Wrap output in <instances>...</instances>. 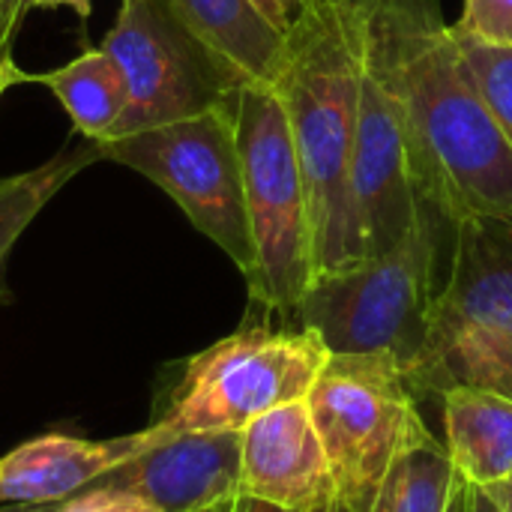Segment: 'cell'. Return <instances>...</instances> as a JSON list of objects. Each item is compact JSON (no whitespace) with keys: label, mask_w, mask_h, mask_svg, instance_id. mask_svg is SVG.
Masks as SVG:
<instances>
[{"label":"cell","mask_w":512,"mask_h":512,"mask_svg":"<svg viewBox=\"0 0 512 512\" xmlns=\"http://www.w3.org/2000/svg\"><path fill=\"white\" fill-rule=\"evenodd\" d=\"M327 345L306 327H246L189 360L156 420L168 432H243L261 414L309 396Z\"/></svg>","instance_id":"cell-8"},{"label":"cell","mask_w":512,"mask_h":512,"mask_svg":"<svg viewBox=\"0 0 512 512\" xmlns=\"http://www.w3.org/2000/svg\"><path fill=\"white\" fill-rule=\"evenodd\" d=\"M240 432L168 435L87 489L141 498L156 512H204L240 498Z\"/></svg>","instance_id":"cell-11"},{"label":"cell","mask_w":512,"mask_h":512,"mask_svg":"<svg viewBox=\"0 0 512 512\" xmlns=\"http://www.w3.org/2000/svg\"><path fill=\"white\" fill-rule=\"evenodd\" d=\"M372 0H309L288 27L276 78L309 195L315 276L360 264L351 156Z\"/></svg>","instance_id":"cell-2"},{"label":"cell","mask_w":512,"mask_h":512,"mask_svg":"<svg viewBox=\"0 0 512 512\" xmlns=\"http://www.w3.org/2000/svg\"><path fill=\"white\" fill-rule=\"evenodd\" d=\"M474 492L447 447L432 438L390 468L369 512H474Z\"/></svg>","instance_id":"cell-18"},{"label":"cell","mask_w":512,"mask_h":512,"mask_svg":"<svg viewBox=\"0 0 512 512\" xmlns=\"http://www.w3.org/2000/svg\"><path fill=\"white\" fill-rule=\"evenodd\" d=\"M474 512H507V510L495 501V495H492L489 489H477V492H474Z\"/></svg>","instance_id":"cell-27"},{"label":"cell","mask_w":512,"mask_h":512,"mask_svg":"<svg viewBox=\"0 0 512 512\" xmlns=\"http://www.w3.org/2000/svg\"><path fill=\"white\" fill-rule=\"evenodd\" d=\"M102 159L96 141L75 132L51 159L36 168L0 180V306L12 300L6 285V261L12 246L21 240L27 225L45 210V204L84 168Z\"/></svg>","instance_id":"cell-17"},{"label":"cell","mask_w":512,"mask_h":512,"mask_svg":"<svg viewBox=\"0 0 512 512\" xmlns=\"http://www.w3.org/2000/svg\"><path fill=\"white\" fill-rule=\"evenodd\" d=\"M456 39L462 45V54L477 78V87H480L489 111L495 114L504 138L512 147V45H495V42H486L477 36H462V33H456Z\"/></svg>","instance_id":"cell-19"},{"label":"cell","mask_w":512,"mask_h":512,"mask_svg":"<svg viewBox=\"0 0 512 512\" xmlns=\"http://www.w3.org/2000/svg\"><path fill=\"white\" fill-rule=\"evenodd\" d=\"M168 435L174 432H168L162 423H153L144 432L108 441H84L69 435H45L27 441L0 459V507L66 501L84 492L105 471L129 462Z\"/></svg>","instance_id":"cell-13"},{"label":"cell","mask_w":512,"mask_h":512,"mask_svg":"<svg viewBox=\"0 0 512 512\" xmlns=\"http://www.w3.org/2000/svg\"><path fill=\"white\" fill-rule=\"evenodd\" d=\"M27 81L42 84L57 96L78 135L96 144H105L117 135L129 93H126V78L117 69V63L108 57V51L90 48L60 69H48L36 75L27 72Z\"/></svg>","instance_id":"cell-16"},{"label":"cell","mask_w":512,"mask_h":512,"mask_svg":"<svg viewBox=\"0 0 512 512\" xmlns=\"http://www.w3.org/2000/svg\"><path fill=\"white\" fill-rule=\"evenodd\" d=\"M417 399L453 387H483L512 399V225H456L435 324L405 369Z\"/></svg>","instance_id":"cell-4"},{"label":"cell","mask_w":512,"mask_h":512,"mask_svg":"<svg viewBox=\"0 0 512 512\" xmlns=\"http://www.w3.org/2000/svg\"><path fill=\"white\" fill-rule=\"evenodd\" d=\"M369 42L405 108L414 186L453 225H512V147L435 0H372Z\"/></svg>","instance_id":"cell-1"},{"label":"cell","mask_w":512,"mask_h":512,"mask_svg":"<svg viewBox=\"0 0 512 512\" xmlns=\"http://www.w3.org/2000/svg\"><path fill=\"white\" fill-rule=\"evenodd\" d=\"M336 495L369 512L390 468L432 441L405 369L387 354H330L306 396Z\"/></svg>","instance_id":"cell-6"},{"label":"cell","mask_w":512,"mask_h":512,"mask_svg":"<svg viewBox=\"0 0 512 512\" xmlns=\"http://www.w3.org/2000/svg\"><path fill=\"white\" fill-rule=\"evenodd\" d=\"M240 495L303 512L336 495L333 471L306 399L279 405L240 432Z\"/></svg>","instance_id":"cell-12"},{"label":"cell","mask_w":512,"mask_h":512,"mask_svg":"<svg viewBox=\"0 0 512 512\" xmlns=\"http://www.w3.org/2000/svg\"><path fill=\"white\" fill-rule=\"evenodd\" d=\"M0 512H156L150 504H144L141 498L123 495V492H108V489H84L66 501H54V504H33V507H21L18 510H0Z\"/></svg>","instance_id":"cell-21"},{"label":"cell","mask_w":512,"mask_h":512,"mask_svg":"<svg viewBox=\"0 0 512 512\" xmlns=\"http://www.w3.org/2000/svg\"><path fill=\"white\" fill-rule=\"evenodd\" d=\"M0 57H12V54H3V51H0Z\"/></svg>","instance_id":"cell-32"},{"label":"cell","mask_w":512,"mask_h":512,"mask_svg":"<svg viewBox=\"0 0 512 512\" xmlns=\"http://www.w3.org/2000/svg\"><path fill=\"white\" fill-rule=\"evenodd\" d=\"M252 3H255V6L264 12V18H267V21H273L279 30H285V33H288V27H291V18L285 15V9L279 6V0H252Z\"/></svg>","instance_id":"cell-25"},{"label":"cell","mask_w":512,"mask_h":512,"mask_svg":"<svg viewBox=\"0 0 512 512\" xmlns=\"http://www.w3.org/2000/svg\"><path fill=\"white\" fill-rule=\"evenodd\" d=\"M27 12H30L27 0H0V51L3 54H12V39Z\"/></svg>","instance_id":"cell-22"},{"label":"cell","mask_w":512,"mask_h":512,"mask_svg":"<svg viewBox=\"0 0 512 512\" xmlns=\"http://www.w3.org/2000/svg\"><path fill=\"white\" fill-rule=\"evenodd\" d=\"M30 9H54V6H69L81 21L90 18V9H93V0H27Z\"/></svg>","instance_id":"cell-23"},{"label":"cell","mask_w":512,"mask_h":512,"mask_svg":"<svg viewBox=\"0 0 512 512\" xmlns=\"http://www.w3.org/2000/svg\"><path fill=\"white\" fill-rule=\"evenodd\" d=\"M99 150L102 159L144 174L171 195L186 219L249 279L255 246L246 216L234 99L186 120L120 135L99 144Z\"/></svg>","instance_id":"cell-7"},{"label":"cell","mask_w":512,"mask_h":512,"mask_svg":"<svg viewBox=\"0 0 512 512\" xmlns=\"http://www.w3.org/2000/svg\"><path fill=\"white\" fill-rule=\"evenodd\" d=\"M24 81H27V72L18 69L12 57H0V99H3V93H6L9 87L24 84Z\"/></svg>","instance_id":"cell-24"},{"label":"cell","mask_w":512,"mask_h":512,"mask_svg":"<svg viewBox=\"0 0 512 512\" xmlns=\"http://www.w3.org/2000/svg\"><path fill=\"white\" fill-rule=\"evenodd\" d=\"M234 512H291L276 507V504H267V501H258V498H249V495H240L234 501Z\"/></svg>","instance_id":"cell-26"},{"label":"cell","mask_w":512,"mask_h":512,"mask_svg":"<svg viewBox=\"0 0 512 512\" xmlns=\"http://www.w3.org/2000/svg\"><path fill=\"white\" fill-rule=\"evenodd\" d=\"M420 207L423 201L411 171L405 108L369 42L351 156V213L360 258L369 261L399 246L417 222Z\"/></svg>","instance_id":"cell-10"},{"label":"cell","mask_w":512,"mask_h":512,"mask_svg":"<svg viewBox=\"0 0 512 512\" xmlns=\"http://www.w3.org/2000/svg\"><path fill=\"white\" fill-rule=\"evenodd\" d=\"M456 225L429 204L399 246L354 267L321 273L303 294L294 318L330 354H387L408 369L429 342L441 276V240Z\"/></svg>","instance_id":"cell-3"},{"label":"cell","mask_w":512,"mask_h":512,"mask_svg":"<svg viewBox=\"0 0 512 512\" xmlns=\"http://www.w3.org/2000/svg\"><path fill=\"white\" fill-rule=\"evenodd\" d=\"M303 512H354L339 495H333V498H327V501H321V504H315V507H309V510Z\"/></svg>","instance_id":"cell-28"},{"label":"cell","mask_w":512,"mask_h":512,"mask_svg":"<svg viewBox=\"0 0 512 512\" xmlns=\"http://www.w3.org/2000/svg\"><path fill=\"white\" fill-rule=\"evenodd\" d=\"M453 30L495 45H512V0H465Z\"/></svg>","instance_id":"cell-20"},{"label":"cell","mask_w":512,"mask_h":512,"mask_svg":"<svg viewBox=\"0 0 512 512\" xmlns=\"http://www.w3.org/2000/svg\"><path fill=\"white\" fill-rule=\"evenodd\" d=\"M246 216L255 246L249 294L270 312L294 315L315 279L309 195L282 96L243 84L234 96Z\"/></svg>","instance_id":"cell-5"},{"label":"cell","mask_w":512,"mask_h":512,"mask_svg":"<svg viewBox=\"0 0 512 512\" xmlns=\"http://www.w3.org/2000/svg\"><path fill=\"white\" fill-rule=\"evenodd\" d=\"M204 512H234V501H228V504H219V507H210V510Z\"/></svg>","instance_id":"cell-31"},{"label":"cell","mask_w":512,"mask_h":512,"mask_svg":"<svg viewBox=\"0 0 512 512\" xmlns=\"http://www.w3.org/2000/svg\"><path fill=\"white\" fill-rule=\"evenodd\" d=\"M306 3H309V0H279V6L285 9V15H288V18H294Z\"/></svg>","instance_id":"cell-30"},{"label":"cell","mask_w":512,"mask_h":512,"mask_svg":"<svg viewBox=\"0 0 512 512\" xmlns=\"http://www.w3.org/2000/svg\"><path fill=\"white\" fill-rule=\"evenodd\" d=\"M447 453L477 489L512 480V399L483 387L441 393Z\"/></svg>","instance_id":"cell-15"},{"label":"cell","mask_w":512,"mask_h":512,"mask_svg":"<svg viewBox=\"0 0 512 512\" xmlns=\"http://www.w3.org/2000/svg\"><path fill=\"white\" fill-rule=\"evenodd\" d=\"M510 486H512V480H510Z\"/></svg>","instance_id":"cell-33"},{"label":"cell","mask_w":512,"mask_h":512,"mask_svg":"<svg viewBox=\"0 0 512 512\" xmlns=\"http://www.w3.org/2000/svg\"><path fill=\"white\" fill-rule=\"evenodd\" d=\"M99 48L117 63L129 93L114 138L195 117L243 87L159 0H120Z\"/></svg>","instance_id":"cell-9"},{"label":"cell","mask_w":512,"mask_h":512,"mask_svg":"<svg viewBox=\"0 0 512 512\" xmlns=\"http://www.w3.org/2000/svg\"><path fill=\"white\" fill-rule=\"evenodd\" d=\"M489 492L495 495V501H498V504H501L504 510L512 512V486H510V483H501V486H492Z\"/></svg>","instance_id":"cell-29"},{"label":"cell","mask_w":512,"mask_h":512,"mask_svg":"<svg viewBox=\"0 0 512 512\" xmlns=\"http://www.w3.org/2000/svg\"><path fill=\"white\" fill-rule=\"evenodd\" d=\"M237 84H276L288 33L252 0H159Z\"/></svg>","instance_id":"cell-14"}]
</instances>
